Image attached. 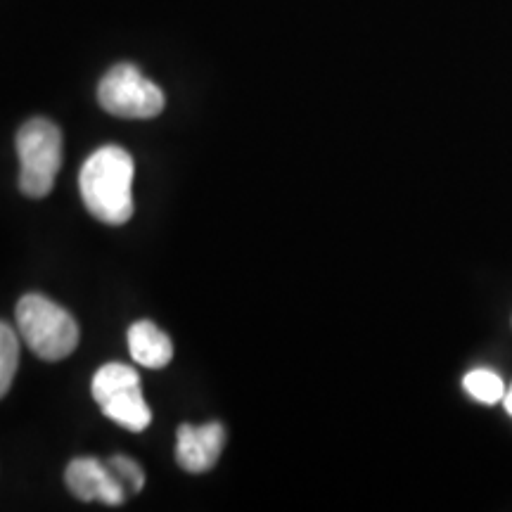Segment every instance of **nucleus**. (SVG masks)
<instances>
[{"instance_id": "nucleus-6", "label": "nucleus", "mask_w": 512, "mask_h": 512, "mask_svg": "<svg viewBox=\"0 0 512 512\" xmlns=\"http://www.w3.org/2000/svg\"><path fill=\"white\" fill-rule=\"evenodd\" d=\"M67 486L69 491L83 503L100 501L107 505H119L126 501L124 486L112 475L110 465L100 463L95 458H76L67 467Z\"/></svg>"}, {"instance_id": "nucleus-7", "label": "nucleus", "mask_w": 512, "mask_h": 512, "mask_svg": "<svg viewBox=\"0 0 512 512\" xmlns=\"http://www.w3.org/2000/svg\"><path fill=\"white\" fill-rule=\"evenodd\" d=\"M223 441H226V430L221 422H209V425H181L178 427L176 441V460L183 470L209 472L221 458Z\"/></svg>"}, {"instance_id": "nucleus-4", "label": "nucleus", "mask_w": 512, "mask_h": 512, "mask_svg": "<svg viewBox=\"0 0 512 512\" xmlns=\"http://www.w3.org/2000/svg\"><path fill=\"white\" fill-rule=\"evenodd\" d=\"M98 100L102 110L119 119H155L166 105L162 88L131 62L114 64L102 76Z\"/></svg>"}, {"instance_id": "nucleus-2", "label": "nucleus", "mask_w": 512, "mask_h": 512, "mask_svg": "<svg viewBox=\"0 0 512 512\" xmlns=\"http://www.w3.org/2000/svg\"><path fill=\"white\" fill-rule=\"evenodd\" d=\"M15 318L24 342L43 361H62L79 347V325L72 313L43 294H24Z\"/></svg>"}, {"instance_id": "nucleus-9", "label": "nucleus", "mask_w": 512, "mask_h": 512, "mask_svg": "<svg viewBox=\"0 0 512 512\" xmlns=\"http://www.w3.org/2000/svg\"><path fill=\"white\" fill-rule=\"evenodd\" d=\"M463 387L465 392L479 403H498L505 396V392H508L501 377L484 368L470 370V373L465 375Z\"/></svg>"}, {"instance_id": "nucleus-10", "label": "nucleus", "mask_w": 512, "mask_h": 512, "mask_svg": "<svg viewBox=\"0 0 512 512\" xmlns=\"http://www.w3.org/2000/svg\"><path fill=\"white\" fill-rule=\"evenodd\" d=\"M19 366V342L8 323L0 320V399L8 394Z\"/></svg>"}, {"instance_id": "nucleus-5", "label": "nucleus", "mask_w": 512, "mask_h": 512, "mask_svg": "<svg viewBox=\"0 0 512 512\" xmlns=\"http://www.w3.org/2000/svg\"><path fill=\"white\" fill-rule=\"evenodd\" d=\"M93 399L107 418L131 432H143L152 422V413L140 392V375L124 363H107L95 373Z\"/></svg>"}, {"instance_id": "nucleus-11", "label": "nucleus", "mask_w": 512, "mask_h": 512, "mask_svg": "<svg viewBox=\"0 0 512 512\" xmlns=\"http://www.w3.org/2000/svg\"><path fill=\"white\" fill-rule=\"evenodd\" d=\"M107 465H110L112 475L117 477V482L124 486V491L128 496L131 494H138L140 489H143L145 484V472L140 470V465L136 460L126 458V456H114L107 460Z\"/></svg>"}, {"instance_id": "nucleus-1", "label": "nucleus", "mask_w": 512, "mask_h": 512, "mask_svg": "<svg viewBox=\"0 0 512 512\" xmlns=\"http://www.w3.org/2000/svg\"><path fill=\"white\" fill-rule=\"evenodd\" d=\"M133 157L124 147H98L83 164L79 188L86 209L95 219L110 226H121L133 216Z\"/></svg>"}, {"instance_id": "nucleus-12", "label": "nucleus", "mask_w": 512, "mask_h": 512, "mask_svg": "<svg viewBox=\"0 0 512 512\" xmlns=\"http://www.w3.org/2000/svg\"><path fill=\"white\" fill-rule=\"evenodd\" d=\"M503 401H505V411H508V415L512 418V387L508 389V392H505Z\"/></svg>"}, {"instance_id": "nucleus-8", "label": "nucleus", "mask_w": 512, "mask_h": 512, "mask_svg": "<svg viewBox=\"0 0 512 512\" xmlns=\"http://www.w3.org/2000/svg\"><path fill=\"white\" fill-rule=\"evenodd\" d=\"M128 349H131L133 361L138 366L159 370L169 366L174 358V344H171L169 335L159 330L150 320H138L128 330Z\"/></svg>"}, {"instance_id": "nucleus-3", "label": "nucleus", "mask_w": 512, "mask_h": 512, "mask_svg": "<svg viewBox=\"0 0 512 512\" xmlns=\"http://www.w3.org/2000/svg\"><path fill=\"white\" fill-rule=\"evenodd\" d=\"M19 190L41 200L55 188L62 166V131L50 119H29L17 133Z\"/></svg>"}]
</instances>
